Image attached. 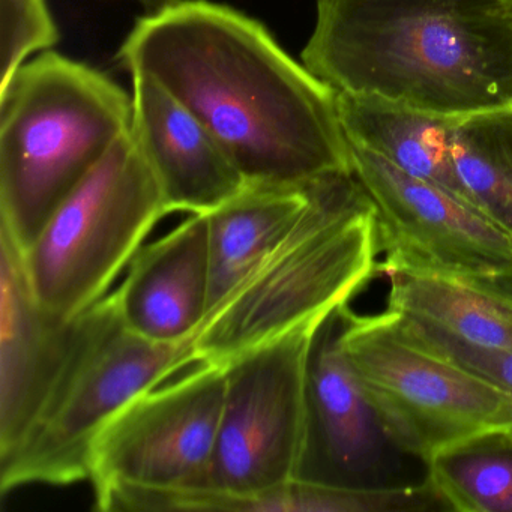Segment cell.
Here are the masks:
<instances>
[{
	"label": "cell",
	"mask_w": 512,
	"mask_h": 512,
	"mask_svg": "<svg viewBox=\"0 0 512 512\" xmlns=\"http://www.w3.org/2000/svg\"><path fill=\"white\" fill-rule=\"evenodd\" d=\"M400 317L410 334L418 338L422 344L430 347L443 358L461 365L473 374H478L479 377L493 383L512 397V350L472 346L451 335L412 322L401 314Z\"/></svg>",
	"instance_id": "obj_22"
},
{
	"label": "cell",
	"mask_w": 512,
	"mask_h": 512,
	"mask_svg": "<svg viewBox=\"0 0 512 512\" xmlns=\"http://www.w3.org/2000/svg\"><path fill=\"white\" fill-rule=\"evenodd\" d=\"M61 40L47 0H0V91L32 53Z\"/></svg>",
	"instance_id": "obj_21"
},
{
	"label": "cell",
	"mask_w": 512,
	"mask_h": 512,
	"mask_svg": "<svg viewBox=\"0 0 512 512\" xmlns=\"http://www.w3.org/2000/svg\"><path fill=\"white\" fill-rule=\"evenodd\" d=\"M226 392L223 365L196 364L125 404L95 437L98 511H199L209 493Z\"/></svg>",
	"instance_id": "obj_6"
},
{
	"label": "cell",
	"mask_w": 512,
	"mask_h": 512,
	"mask_svg": "<svg viewBox=\"0 0 512 512\" xmlns=\"http://www.w3.org/2000/svg\"><path fill=\"white\" fill-rule=\"evenodd\" d=\"M118 61L184 104L247 184H310L353 172L338 92L235 8L179 0L146 14Z\"/></svg>",
	"instance_id": "obj_1"
},
{
	"label": "cell",
	"mask_w": 512,
	"mask_h": 512,
	"mask_svg": "<svg viewBox=\"0 0 512 512\" xmlns=\"http://www.w3.org/2000/svg\"><path fill=\"white\" fill-rule=\"evenodd\" d=\"M340 346L395 448L427 461L473 434L512 427V397L410 334L397 311L340 307Z\"/></svg>",
	"instance_id": "obj_8"
},
{
	"label": "cell",
	"mask_w": 512,
	"mask_h": 512,
	"mask_svg": "<svg viewBox=\"0 0 512 512\" xmlns=\"http://www.w3.org/2000/svg\"><path fill=\"white\" fill-rule=\"evenodd\" d=\"M314 184H247L206 214L211 251L209 313L295 229L310 206Z\"/></svg>",
	"instance_id": "obj_15"
},
{
	"label": "cell",
	"mask_w": 512,
	"mask_h": 512,
	"mask_svg": "<svg viewBox=\"0 0 512 512\" xmlns=\"http://www.w3.org/2000/svg\"><path fill=\"white\" fill-rule=\"evenodd\" d=\"M317 326L224 365L226 392L209 493L199 511L244 512L250 500L295 478L304 439L308 355Z\"/></svg>",
	"instance_id": "obj_9"
},
{
	"label": "cell",
	"mask_w": 512,
	"mask_h": 512,
	"mask_svg": "<svg viewBox=\"0 0 512 512\" xmlns=\"http://www.w3.org/2000/svg\"><path fill=\"white\" fill-rule=\"evenodd\" d=\"M452 158L467 202L512 236V106L457 119Z\"/></svg>",
	"instance_id": "obj_19"
},
{
	"label": "cell",
	"mask_w": 512,
	"mask_h": 512,
	"mask_svg": "<svg viewBox=\"0 0 512 512\" xmlns=\"http://www.w3.org/2000/svg\"><path fill=\"white\" fill-rule=\"evenodd\" d=\"M133 97L55 52L0 91V229L25 253L53 212L131 130Z\"/></svg>",
	"instance_id": "obj_4"
},
{
	"label": "cell",
	"mask_w": 512,
	"mask_h": 512,
	"mask_svg": "<svg viewBox=\"0 0 512 512\" xmlns=\"http://www.w3.org/2000/svg\"><path fill=\"white\" fill-rule=\"evenodd\" d=\"M337 103L349 145L365 149L406 175L430 182L469 203L452 158V133L457 119L341 92Z\"/></svg>",
	"instance_id": "obj_16"
},
{
	"label": "cell",
	"mask_w": 512,
	"mask_h": 512,
	"mask_svg": "<svg viewBox=\"0 0 512 512\" xmlns=\"http://www.w3.org/2000/svg\"><path fill=\"white\" fill-rule=\"evenodd\" d=\"M302 64L341 94L449 119L512 106V0H317Z\"/></svg>",
	"instance_id": "obj_2"
},
{
	"label": "cell",
	"mask_w": 512,
	"mask_h": 512,
	"mask_svg": "<svg viewBox=\"0 0 512 512\" xmlns=\"http://www.w3.org/2000/svg\"><path fill=\"white\" fill-rule=\"evenodd\" d=\"M427 479L449 509L512 512V427L473 434L434 452Z\"/></svg>",
	"instance_id": "obj_18"
},
{
	"label": "cell",
	"mask_w": 512,
	"mask_h": 512,
	"mask_svg": "<svg viewBox=\"0 0 512 512\" xmlns=\"http://www.w3.org/2000/svg\"><path fill=\"white\" fill-rule=\"evenodd\" d=\"M272 512H418L449 509L427 478L385 487H331L292 481L269 497Z\"/></svg>",
	"instance_id": "obj_20"
},
{
	"label": "cell",
	"mask_w": 512,
	"mask_h": 512,
	"mask_svg": "<svg viewBox=\"0 0 512 512\" xmlns=\"http://www.w3.org/2000/svg\"><path fill=\"white\" fill-rule=\"evenodd\" d=\"M131 134L154 172L167 209L209 214L247 187L208 128L160 83L133 77Z\"/></svg>",
	"instance_id": "obj_14"
},
{
	"label": "cell",
	"mask_w": 512,
	"mask_h": 512,
	"mask_svg": "<svg viewBox=\"0 0 512 512\" xmlns=\"http://www.w3.org/2000/svg\"><path fill=\"white\" fill-rule=\"evenodd\" d=\"M169 214L154 172L127 131L22 253L32 295L55 316H80L109 295Z\"/></svg>",
	"instance_id": "obj_7"
},
{
	"label": "cell",
	"mask_w": 512,
	"mask_h": 512,
	"mask_svg": "<svg viewBox=\"0 0 512 512\" xmlns=\"http://www.w3.org/2000/svg\"><path fill=\"white\" fill-rule=\"evenodd\" d=\"M77 319L38 304L22 251L0 229V460L19 448L37 421L70 355Z\"/></svg>",
	"instance_id": "obj_12"
},
{
	"label": "cell",
	"mask_w": 512,
	"mask_h": 512,
	"mask_svg": "<svg viewBox=\"0 0 512 512\" xmlns=\"http://www.w3.org/2000/svg\"><path fill=\"white\" fill-rule=\"evenodd\" d=\"M388 307L485 349L512 350V281L392 271Z\"/></svg>",
	"instance_id": "obj_17"
},
{
	"label": "cell",
	"mask_w": 512,
	"mask_h": 512,
	"mask_svg": "<svg viewBox=\"0 0 512 512\" xmlns=\"http://www.w3.org/2000/svg\"><path fill=\"white\" fill-rule=\"evenodd\" d=\"M136 2L145 8L146 14H155L178 4L179 0H136Z\"/></svg>",
	"instance_id": "obj_23"
},
{
	"label": "cell",
	"mask_w": 512,
	"mask_h": 512,
	"mask_svg": "<svg viewBox=\"0 0 512 512\" xmlns=\"http://www.w3.org/2000/svg\"><path fill=\"white\" fill-rule=\"evenodd\" d=\"M376 214L355 173L314 184L310 206L283 242L206 316L194 365H227L257 347L320 325L377 272Z\"/></svg>",
	"instance_id": "obj_3"
},
{
	"label": "cell",
	"mask_w": 512,
	"mask_h": 512,
	"mask_svg": "<svg viewBox=\"0 0 512 512\" xmlns=\"http://www.w3.org/2000/svg\"><path fill=\"white\" fill-rule=\"evenodd\" d=\"M350 146L352 170L374 206L377 272L512 281V236L469 203Z\"/></svg>",
	"instance_id": "obj_10"
},
{
	"label": "cell",
	"mask_w": 512,
	"mask_h": 512,
	"mask_svg": "<svg viewBox=\"0 0 512 512\" xmlns=\"http://www.w3.org/2000/svg\"><path fill=\"white\" fill-rule=\"evenodd\" d=\"M194 365L191 343L155 344L122 323L113 293L77 319L67 362L19 448L0 460V491L89 481L92 443L133 398Z\"/></svg>",
	"instance_id": "obj_5"
},
{
	"label": "cell",
	"mask_w": 512,
	"mask_h": 512,
	"mask_svg": "<svg viewBox=\"0 0 512 512\" xmlns=\"http://www.w3.org/2000/svg\"><path fill=\"white\" fill-rule=\"evenodd\" d=\"M388 445L395 446L341 350L337 308L311 340L304 439L293 481L331 487L397 485L382 476Z\"/></svg>",
	"instance_id": "obj_11"
},
{
	"label": "cell",
	"mask_w": 512,
	"mask_h": 512,
	"mask_svg": "<svg viewBox=\"0 0 512 512\" xmlns=\"http://www.w3.org/2000/svg\"><path fill=\"white\" fill-rule=\"evenodd\" d=\"M122 323L155 344L191 343L209 313L211 251L206 214L137 251L115 290Z\"/></svg>",
	"instance_id": "obj_13"
}]
</instances>
